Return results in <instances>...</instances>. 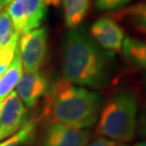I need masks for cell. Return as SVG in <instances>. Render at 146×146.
I'll return each mask as SVG.
<instances>
[{
	"instance_id": "obj_11",
	"label": "cell",
	"mask_w": 146,
	"mask_h": 146,
	"mask_svg": "<svg viewBox=\"0 0 146 146\" xmlns=\"http://www.w3.org/2000/svg\"><path fill=\"white\" fill-rule=\"evenodd\" d=\"M123 55L130 66L146 70V41L126 37L123 43Z\"/></svg>"
},
{
	"instance_id": "obj_24",
	"label": "cell",
	"mask_w": 146,
	"mask_h": 146,
	"mask_svg": "<svg viewBox=\"0 0 146 146\" xmlns=\"http://www.w3.org/2000/svg\"><path fill=\"white\" fill-rule=\"evenodd\" d=\"M1 8H2V5L0 4V11H1Z\"/></svg>"
},
{
	"instance_id": "obj_14",
	"label": "cell",
	"mask_w": 146,
	"mask_h": 146,
	"mask_svg": "<svg viewBox=\"0 0 146 146\" xmlns=\"http://www.w3.org/2000/svg\"><path fill=\"white\" fill-rule=\"evenodd\" d=\"M35 122H33V120L27 122L13 136L1 142L0 146H21L22 144L26 143L27 141H29V139L32 138L34 132H35Z\"/></svg>"
},
{
	"instance_id": "obj_15",
	"label": "cell",
	"mask_w": 146,
	"mask_h": 146,
	"mask_svg": "<svg viewBox=\"0 0 146 146\" xmlns=\"http://www.w3.org/2000/svg\"><path fill=\"white\" fill-rule=\"evenodd\" d=\"M18 41H19V34L16 32L10 43L0 49V78L11 66V62L13 60L18 46Z\"/></svg>"
},
{
	"instance_id": "obj_8",
	"label": "cell",
	"mask_w": 146,
	"mask_h": 146,
	"mask_svg": "<svg viewBox=\"0 0 146 146\" xmlns=\"http://www.w3.org/2000/svg\"><path fill=\"white\" fill-rule=\"evenodd\" d=\"M49 86L47 77L42 71H24L15 92L27 107L32 108L46 95Z\"/></svg>"
},
{
	"instance_id": "obj_20",
	"label": "cell",
	"mask_w": 146,
	"mask_h": 146,
	"mask_svg": "<svg viewBox=\"0 0 146 146\" xmlns=\"http://www.w3.org/2000/svg\"><path fill=\"white\" fill-rule=\"evenodd\" d=\"M46 5H52L54 7H58L60 4V0H44Z\"/></svg>"
},
{
	"instance_id": "obj_13",
	"label": "cell",
	"mask_w": 146,
	"mask_h": 146,
	"mask_svg": "<svg viewBox=\"0 0 146 146\" xmlns=\"http://www.w3.org/2000/svg\"><path fill=\"white\" fill-rule=\"evenodd\" d=\"M115 17L119 20L126 21L136 30L146 33V0L131 7L122 9L115 13Z\"/></svg>"
},
{
	"instance_id": "obj_17",
	"label": "cell",
	"mask_w": 146,
	"mask_h": 146,
	"mask_svg": "<svg viewBox=\"0 0 146 146\" xmlns=\"http://www.w3.org/2000/svg\"><path fill=\"white\" fill-rule=\"evenodd\" d=\"M132 0H95V8L98 11H115L123 9Z\"/></svg>"
},
{
	"instance_id": "obj_3",
	"label": "cell",
	"mask_w": 146,
	"mask_h": 146,
	"mask_svg": "<svg viewBox=\"0 0 146 146\" xmlns=\"http://www.w3.org/2000/svg\"><path fill=\"white\" fill-rule=\"evenodd\" d=\"M139 95L132 89L115 92L102 108L96 131L100 136L118 142L135 138L138 128Z\"/></svg>"
},
{
	"instance_id": "obj_5",
	"label": "cell",
	"mask_w": 146,
	"mask_h": 146,
	"mask_svg": "<svg viewBox=\"0 0 146 146\" xmlns=\"http://www.w3.org/2000/svg\"><path fill=\"white\" fill-rule=\"evenodd\" d=\"M47 40L45 28H38L21 36L18 50L24 71L40 70L42 67L47 51Z\"/></svg>"
},
{
	"instance_id": "obj_1",
	"label": "cell",
	"mask_w": 146,
	"mask_h": 146,
	"mask_svg": "<svg viewBox=\"0 0 146 146\" xmlns=\"http://www.w3.org/2000/svg\"><path fill=\"white\" fill-rule=\"evenodd\" d=\"M62 73L73 85L99 89L114 73V53L101 48L84 29H73L63 42Z\"/></svg>"
},
{
	"instance_id": "obj_16",
	"label": "cell",
	"mask_w": 146,
	"mask_h": 146,
	"mask_svg": "<svg viewBox=\"0 0 146 146\" xmlns=\"http://www.w3.org/2000/svg\"><path fill=\"white\" fill-rule=\"evenodd\" d=\"M16 32L11 18L4 9L0 12V49L10 43Z\"/></svg>"
},
{
	"instance_id": "obj_7",
	"label": "cell",
	"mask_w": 146,
	"mask_h": 146,
	"mask_svg": "<svg viewBox=\"0 0 146 146\" xmlns=\"http://www.w3.org/2000/svg\"><path fill=\"white\" fill-rule=\"evenodd\" d=\"M90 33L101 48L110 52H120L125 40L123 30L110 17H102L92 24Z\"/></svg>"
},
{
	"instance_id": "obj_6",
	"label": "cell",
	"mask_w": 146,
	"mask_h": 146,
	"mask_svg": "<svg viewBox=\"0 0 146 146\" xmlns=\"http://www.w3.org/2000/svg\"><path fill=\"white\" fill-rule=\"evenodd\" d=\"M27 122V110L17 93L6 98L0 110V141L15 134Z\"/></svg>"
},
{
	"instance_id": "obj_21",
	"label": "cell",
	"mask_w": 146,
	"mask_h": 146,
	"mask_svg": "<svg viewBox=\"0 0 146 146\" xmlns=\"http://www.w3.org/2000/svg\"><path fill=\"white\" fill-rule=\"evenodd\" d=\"M11 1H13V0H0V4L2 6L4 5H7V4H10Z\"/></svg>"
},
{
	"instance_id": "obj_22",
	"label": "cell",
	"mask_w": 146,
	"mask_h": 146,
	"mask_svg": "<svg viewBox=\"0 0 146 146\" xmlns=\"http://www.w3.org/2000/svg\"><path fill=\"white\" fill-rule=\"evenodd\" d=\"M135 146H146V141H141V142H138L137 144H135Z\"/></svg>"
},
{
	"instance_id": "obj_12",
	"label": "cell",
	"mask_w": 146,
	"mask_h": 146,
	"mask_svg": "<svg viewBox=\"0 0 146 146\" xmlns=\"http://www.w3.org/2000/svg\"><path fill=\"white\" fill-rule=\"evenodd\" d=\"M89 7L90 0H63L66 27L71 30L76 29L85 19Z\"/></svg>"
},
{
	"instance_id": "obj_2",
	"label": "cell",
	"mask_w": 146,
	"mask_h": 146,
	"mask_svg": "<svg viewBox=\"0 0 146 146\" xmlns=\"http://www.w3.org/2000/svg\"><path fill=\"white\" fill-rule=\"evenodd\" d=\"M102 105L100 94L60 78L49 86L42 116L52 123L85 129L96 123Z\"/></svg>"
},
{
	"instance_id": "obj_4",
	"label": "cell",
	"mask_w": 146,
	"mask_h": 146,
	"mask_svg": "<svg viewBox=\"0 0 146 146\" xmlns=\"http://www.w3.org/2000/svg\"><path fill=\"white\" fill-rule=\"evenodd\" d=\"M19 36L41 26L47 5L44 0H13L6 8Z\"/></svg>"
},
{
	"instance_id": "obj_10",
	"label": "cell",
	"mask_w": 146,
	"mask_h": 146,
	"mask_svg": "<svg viewBox=\"0 0 146 146\" xmlns=\"http://www.w3.org/2000/svg\"><path fill=\"white\" fill-rule=\"evenodd\" d=\"M23 66L18 50V46L15 51L14 58L12 60L11 66L5 71L0 78V110L3 106V104L6 98L12 92L15 86L17 85L18 82L20 81L22 75H23Z\"/></svg>"
},
{
	"instance_id": "obj_9",
	"label": "cell",
	"mask_w": 146,
	"mask_h": 146,
	"mask_svg": "<svg viewBox=\"0 0 146 146\" xmlns=\"http://www.w3.org/2000/svg\"><path fill=\"white\" fill-rule=\"evenodd\" d=\"M91 139L88 130L52 123L46 131L41 146H86Z\"/></svg>"
},
{
	"instance_id": "obj_19",
	"label": "cell",
	"mask_w": 146,
	"mask_h": 146,
	"mask_svg": "<svg viewBox=\"0 0 146 146\" xmlns=\"http://www.w3.org/2000/svg\"><path fill=\"white\" fill-rule=\"evenodd\" d=\"M86 146H126V145L123 144L122 142L110 141V139H108L98 138L92 141H89V143Z\"/></svg>"
},
{
	"instance_id": "obj_18",
	"label": "cell",
	"mask_w": 146,
	"mask_h": 146,
	"mask_svg": "<svg viewBox=\"0 0 146 146\" xmlns=\"http://www.w3.org/2000/svg\"><path fill=\"white\" fill-rule=\"evenodd\" d=\"M137 131L142 138H146V105L142 107L138 118V128Z\"/></svg>"
},
{
	"instance_id": "obj_23",
	"label": "cell",
	"mask_w": 146,
	"mask_h": 146,
	"mask_svg": "<svg viewBox=\"0 0 146 146\" xmlns=\"http://www.w3.org/2000/svg\"><path fill=\"white\" fill-rule=\"evenodd\" d=\"M144 85H145V87H146V74L144 75Z\"/></svg>"
}]
</instances>
